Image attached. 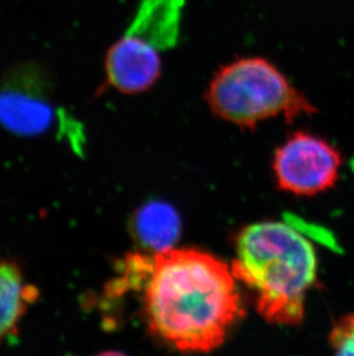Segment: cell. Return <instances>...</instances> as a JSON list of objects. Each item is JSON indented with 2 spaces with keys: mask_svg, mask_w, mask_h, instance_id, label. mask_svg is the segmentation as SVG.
I'll use <instances>...</instances> for the list:
<instances>
[{
  "mask_svg": "<svg viewBox=\"0 0 354 356\" xmlns=\"http://www.w3.org/2000/svg\"><path fill=\"white\" fill-rule=\"evenodd\" d=\"M235 245L231 271L253 291L258 313L271 324H301L318 276L311 242L287 224L262 222L242 229Z\"/></svg>",
  "mask_w": 354,
  "mask_h": 356,
  "instance_id": "2",
  "label": "cell"
},
{
  "mask_svg": "<svg viewBox=\"0 0 354 356\" xmlns=\"http://www.w3.org/2000/svg\"><path fill=\"white\" fill-rule=\"evenodd\" d=\"M34 296L36 291L24 284L17 264L0 262V341L13 332Z\"/></svg>",
  "mask_w": 354,
  "mask_h": 356,
  "instance_id": "8",
  "label": "cell"
},
{
  "mask_svg": "<svg viewBox=\"0 0 354 356\" xmlns=\"http://www.w3.org/2000/svg\"><path fill=\"white\" fill-rule=\"evenodd\" d=\"M342 159L323 138L298 131L275 154V177L282 191L312 196L334 187Z\"/></svg>",
  "mask_w": 354,
  "mask_h": 356,
  "instance_id": "6",
  "label": "cell"
},
{
  "mask_svg": "<svg viewBox=\"0 0 354 356\" xmlns=\"http://www.w3.org/2000/svg\"><path fill=\"white\" fill-rule=\"evenodd\" d=\"M183 7L184 0H141L128 31L107 52L105 71L110 87L135 95L157 83L161 54L178 40Z\"/></svg>",
  "mask_w": 354,
  "mask_h": 356,
  "instance_id": "4",
  "label": "cell"
},
{
  "mask_svg": "<svg viewBox=\"0 0 354 356\" xmlns=\"http://www.w3.org/2000/svg\"><path fill=\"white\" fill-rule=\"evenodd\" d=\"M59 112L54 104L53 79L43 65H14L0 82V124L17 136L43 135Z\"/></svg>",
  "mask_w": 354,
  "mask_h": 356,
  "instance_id": "5",
  "label": "cell"
},
{
  "mask_svg": "<svg viewBox=\"0 0 354 356\" xmlns=\"http://www.w3.org/2000/svg\"><path fill=\"white\" fill-rule=\"evenodd\" d=\"M130 227L138 245L157 254L176 243L180 233V216L167 203L150 202L135 212Z\"/></svg>",
  "mask_w": 354,
  "mask_h": 356,
  "instance_id": "7",
  "label": "cell"
},
{
  "mask_svg": "<svg viewBox=\"0 0 354 356\" xmlns=\"http://www.w3.org/2000/svg\"><path fill=\"white\" fill-rule=\"evenodd\" d=\"M236 282L226 263L198 249L154 254L144 291L149 329L180 352L215 350L243 315Z\"/></svg>",
  "mask_w": 354,
  "mask_h": 356,
  "instance_id": "1",
  "label": "cell"
},
{
  "mask_svg": "<svg viewBox=\"0 0 354 356\" xmlns=\"http://www.w3.org/2000/svg\"><path fill=\"white\" fill-rule=\"evenodd\" d=\"M205 98L217 117L248 129L280 115L292 122L317 112L307 97L264 57H243L224 65L208 84Z\"/></svg>",
  "mask_w": 354,
  "mask_h": 356,
  "instance_id": "3",
  "label": "cell"
},
{
  "mask_svg": "<svg viewBox=\"0 0 354 356\" xmlns=\"http://www.w3.org/2000/svg\"><path fill=\"white\" fill-rule=\"evenodd\" d=\"M329 343L337 355H354V314H348L335 323Z\"/></svg>",
  "mask_w": 354,
  "mask_h": 356,
  "instance_id": "9",
  "label": "cell"
}]
</instances>
